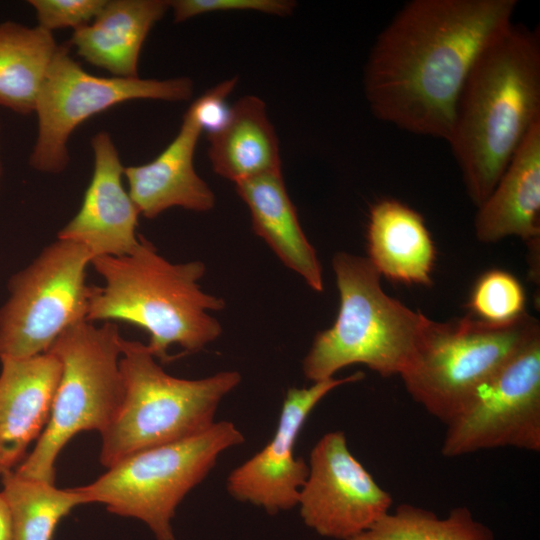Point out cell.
I'll return each mask as SVG.
<instances>
[{
  "label": "cell",
  "instance_id": "cell-30",
  "mask_svg": "<svg viewBox=\"0 0 540 540\" xmlns=\"http://www.w3.org/2000/svg\"><path fill=\"white\" fill-rule=\"evenodd\" d=\"M3 174H4V167H3L2 152H1V123H0V187L2 183Z\"/></svg>",
  "mask_w": 540,
  "mask_h": 540
},
{
  "label": "cell",
  "instance_id": "cell-6",
  "mask_svg": "<svg viewBox=\"0 0 540 540\" xmlns=\"http://www.w3.org/2000/svg\"><path fill=\"white\" fill-rule=\"evenodd\" d=\"M122 336L115 322L96 326L87 320L65 330L47 352L61 364L49 421L33 450L14 472L53 482L55 462L78 433L108 427L123 397L120 371Z\"/></svg>",
  "mask_w": 540,
  "mask_h": 540
},
{
  "label": "cell",
  "instance_id": "cell-14",
  "mask_svg": "<svg viewBox=\"0 0 540 540\" xmlns=\"http://www.w3.org/2000/svg\"><path fill=\"white\" fill-rule=\"evenodd\" d=\"M94 165L89 185L75 216L57 238L84 246L93 258L123 256L136 249L140 212L122 183L124 166L111 135L91 139Z\"/></svg>",
  "mask_w": 540,
  "mask_h": 540
},
{
  "label": "cell",
  "instance_id": "cell-13",
  "mask_svg": "<svg viewBox=\"0 0 540 540\" xmlns=\"http://www.w3.org/2000/svg\"><path fill=\"white\" fill-rule=\"evenodd\" d=\"M364 373L330 378L304 388H289L272 438L255 455L235 468L226 487L238 501L263 508L269 514L297 506L308 475V464L295 454L298 436L310 413L333 389L361 381Z\"/></svg>",
  "mask_w": 540,
  "mask_h": 540
},
{
  "label": "cell",
  "instance_id": "cell-8",
  "mask_svg": "<svg viewBox=\"0 0 540 540\" xmlns=\"http://www.w3.org/2000/svg\"><path fill=\"white\" fill-rule=\"evenodd\" d=\"M244 441L232 422H215L193 437L130 454L76 489L87 503L141 520L156 540H176L171 521L178 505L208 475L221 453Z\"/></svg>",
  "mask_w": 540,
  "mask_h": 540
},
{
  "label": "cell",
  "instance_id": "cell-17",
  "mask_svg": "<svg viewBox=\"0 0 540 540\" xmlns=\"http://www.w3.org/2000/svg\"><path fill=\"white\" fill-rule=\"evenodd\" d=\"M476 237L494 243L516 236L527 243L540 237V121L514 153L487 199L477 207Z\"/></svg>",
  "mask_w": 540,
  "mask_h": 540
},
{
  "label": "cell",
  "instance_id": "cell-12",
  "mask_svg": "<svg viewBox=\"0 0 540 540\" xmlns=\"http://www.w3.org/2000/svg\"><path fill=\"white\" fill-rule=\"evenodd\" d=\"M392 503L351 453L344 432L331 431L317 441L297 503L308 528L322 537L349 540L388 513Z\"/></svg>",
  "mask_w": 540,
  "mask_h": 540
},
{
  "label": "cell",
  "instance_id": "cell-3",
  "mask_svg": "<svg viewBox=\"0 0 540 540\" xmlns=\"http://www.w3.org/2000/svg\"><path fill=\"white\" fill-rule=\"evenodd\" d=\"M90 265L104 283L93 285L87 321H123L144 329L157 361L173 359L172 345L194 353L221 335L222 326L210 312L223 310L225 301L201 289L203 262L172 263L140 235L131 253L96 257Z\"/></svg>",
  "mask_w": 540,
  "mask_h": 540
},
{
  "label": "cell",
  "instance_id": "cell-22",
  "mask_svg": "<svg viewBox=\"0 0 540 540\" xmlns=\"http://www.w3.org/2000/svg\"><path fill=\"white\" fill-rule=\"evenodd\" d=\"M58 47L53 33L38 25L0 23V106L21 115L34 112Z\"/></svg>",
  "mask_w": 540,
  "mask_h": 540
},
{
  "label": "cell",
  "instance_id": "cell-26",
  "mask_svg": "<svg viewBox=\"0 0 540 540\" xmlns=\"http://www.w3.org/2000/svg\"><path fill=\"white\" fill-rule=\"evenodd\" d=\"M169 3L176 23L207 13L227 11H256L285 17L296 7L292 0H172Z\"/></svg>",
  "mask_w": 540,
  "mask_h": 540
},
{
  "label": "cell",
  "instance_id": "cell-4",
  "mask_svg": "<svg viewBox=\"0 0 540 540\" xmlns=\"http://www.w3.org/2000/svg\"><path fill=\"white\" fill-rule=\"evenodd\" d=\"M332 268L339 311L332 326L316 334L302 361L304 376L318 382L353 364H363L382 377L400 376L428 317L387 295L367 258L337 252Z\"/></svg>",
  "mask_w": 540,
  "mask_h": 540
},
{
  "label": "cell",
  "instance_id": "cell-16",
  "mask_svg": "<svg viewBox=\"0 0 540 540\" xmlns=\"http://www.w3.org/2000/svg\"><path fill=\"white\" fill-rule=\"evenodd\" d=\"M202 131L188 108L178 133L155 159L124 168L128 193L140 215L153 219L172 207L194 212L213 209L215 194L194 167V154Z\"/></svg>",
  "mask_w": 540,
  "mask_h": 540
},
{
  "label": "cell",
  "instance_id": "cell-1",
  "mask_svg": "<svg viewBox=\"0 0 540 540\" xmlns=\"http://www.w3.org/2000/svg\"><path fill=\"white\" fill-rule=\"evenodd\" d=\"M517 0H412L379 33L364 68L373 115L448 141L480 53L513 24Z\"/></svg>",
  "mask_w": 540,
  "mask_h": 540
},
{
  "label": "cell",
  "instance_id": "cell-5",
  "mask_svg": "<svg viewBox=\"0 0 540 540\" xmlns=\"http://www.w3.org/2000/svg\"><path fill=\"white\" fill-rule=\"evenodd\" d=\"M123 397L101 433L106 468L135 452L187 439L209 429L222 399L241 382L237 371L183 379L164 371L146 344L121 341Z\"/></svg>",
  "mask_w": 540,
  "mask_h": 540
},
{
  "label": "cell",
  "instance_id": "cell-2",
  "mask_svg": "<svg viewBox=\"0 0 540 540\" xmlns=\"http://www.w3.org/2000/svg\"><path fill=\"white\" fill-rule=\"evenodd\" d=\"M538 121L539 34L513 23L474 62L447 141L476 207L491 194Z\"/></svg>",
  "mask_w": 540,
  "mask_h": 540
},
{
  "label": "cell",
  "instance_id": "cell-18",
  "mask_svg": "<svg viewBox=\"0 0 540 540\" xmlns=\"http://www.w3.org/2000/svg\"><path fill=\"white\" fill-rule=\"evenodd\" d=\"M169 10L168 0H106L91 23L74 30L70 44L86 62L111 76L139 77L145 39Z\"/></svg>",
  "mask_w": 540,
  "mask_h": 540
},
{
  "label": "cell",
  "instance_id": "cell-11",
  "mask_svg": "<svg viewBox=\"0 0 540 540\" xmlns=\"http://www.w3.org/2000/svg\"><path fill=\"white\" fill-rule=\"evenodd\" d=\"M446 425L441 453L540 450V336L486 380Z\"/></svg>",
  "mask_w": 540,
  "mask_h": 540
},
{
  "label": "cell",
  "instance_id": "cell-19",
  "mask_svg": "<svg viewBox=\"0 0 540 540\" xmlns=\"http://www.w3.org/2000/svg\"><path fill=\"white\" fill-rule=\"evenodd\" d=\"M367 259L387 279L408 285L431 286L436 247L423 216L393 198L370 208Z\"/></svg>",
  "mask_w": 540,
  "mask_h": 540
},
{
  "label": "cell",
  "instance_id": "cell-21",
  "mask_svg": "<svg viewBox=\"0 0 540 540\" xmlns=\"http://www.w3.org/2000/svg\"><path fill=\"white\" fill-rule=\"evenodd\" d=\"M207 137L213 171L235 184L281 171L278 137L264 101L255 95L236 101L224 123Z\"/></svg>",
  "mask_w": 540,
  "mask_h": 540
},
{
  "label": "cell",
  "instance_id": "cell-15",
  "mask_svg": "<svg viewBox=\"0 0 540 540\" xmlns=\"http://www.w3.org/2000/svg\"><path fill=\"white\" fill-rule=\"evenodd\" d=\"M0 476L25 458L29 445L45 429L61 374L50 353L0 357Z\"/></svg>",
  "mask_w": 540,
  "mask_h": 540
},
{
  "label": "cell",
  "instance_id": "cell-10",
  "mask_svg": "<svg viewBox=\"0 0 540 540\" xmlns=\"http://www.w3.org/2000/svg\"><path fill=\"white\" fill-rule=\"evenodd\" d=\"M193 90L192 80L184 76L160 80L90 74L69 47L59 45L37 97L38 132L29 165L41 173H62L70 163V136L88 118L131 100L187 101Z\"/></svg>",
  "mask_w": 540,
  "mask_h": 540
},
{
  "label": "cell",
  "instance_id": "cell-20",
  "mask_svg": "<svg viewBox=\"0 0 540 540\" xmlns=\"http://www.w3.org/2000/svg\"><path fill=\"white\" fill-rule=\"evenodd\" d=\"M235 187L250 211L255 234L311 289L322 292V267L299 223L282 172L253 177L235 184Z\"/></svg>",
  "mask_w": 540,
  "mask_h": 540
},
{
  "label": "cell",
  "instance_id": "cell-23",
  "mask_svg": "<svg viewBox=\"0 0 540 540\" xmlns=\"http://www.w3.org/2000/svg\"><path fill=\"white\" fill-rule=\"evenodd\" d=\"M1 477L14 540H53L61 519L87 504L76 487L59 489L53 482L21 477L14 470Z\"/></svg>",
  "mask_w": 540,
  "mask_h": 540
},
{
  "label": "cell",
  "instance_id": "cell-28",
  "mask_svg": "<svg viewBox=\"0 0 540 540\" xmlns=\"http://www.w3.org/2000/svg\"><path fill=\"white\" fill-rule=\"evenodd\" d=\"M236 83V77L222 81L190 105L189 109L207 133L219 128L226 120L229 113L226 98L233 91Z\"/></svg>",
  "mask_w": 540,
  "mask_h": 540
},
{
  "label": "cell",
  "instance_id": "cell-7",
  "mask_svg": "<svg viewBox=\"0 0 540 540\" xmlns=\"http://www.w3.org/2000/svg\"><path fill=\"white\" fill-rule=\"evenodd\" d=\"M539 336V322L527 312L502 325L471 314L446 322L428 318L400 377L412 399L446 424L486 380Z\"/></svg>",
  "mask_w": 540,
  "mask_h": 540
},
{
  "label": "cell",
  "instance_id": "cell-29",
  "mask_svg": "<svg viewBox=\"0 0 540 540\" xmlns=\"http://www.w3.org/2000/svg\"><path fill=\"white\" fill-rule=\"evenodd\" d=\"M0 540H14L13 527L7 502L0 492Z\"/></svg>",
  "mask_w": 540,
  "mask_h": 540
},
{
  "label": "cell",
  "instance_id": "cell-27",
  "mask_svg": "<svg viewBox=\"0 0 540 540\" xmlns=\"http://www.w3.org/2000/svg\"><path fill=\"white\" fill-rule=\"evenodd\" d=\"M106 0H29L38 26L52 32L62 28L74 30L88 25L100 12Z\"/></svg>",
  "mask_w": 540,
  "mask_h": 540
},
{
  "label": "cell",
  "instance_id": "cell-24",
  "mask_svg": "<svg viewBox=\"0 0 540 540\" xmlns=\"http://www.w3.org/2000/svg\"><path fill=\"white\" fill-rule=\"evenodd\" d=\"M349 540H496L493 531L461 506L440 518L433 511L401 504Z\"/></svg>",
  "mask_w": 540,
  "mask_h": 540
},
{
  "label": "cell",
  "instance_id": "cell-9",
  "mask_svg": "<svg viewBox=\"0 0 540 540\" xmlns=\"http://www.w3.org/2000/svg\"><path fill=\"white\" fill-rule=\"evenodd\" d=\"M91 260L84 246L57 238L10 277L0 308V357L46 353L65 330L87 320Z\"/></svg>",
  "mask_w": 540,
  "mask_h": 540
},
{
  "label": "cell",
  "instance_id": "cell-25",
  "mask_svg": "<svg viewBox=\"0 0 540 540\" xmlns=\"http://www.w3.org/2000/svg\"><path fill=\"white\" fill-rule=\"evenodd\" d=\"M526 305L525 291L511 273L492 269L476 280L468 306L475 318L496 325L508 324L523 316Z\"/></svg>",
  "mask_w": 540,
  "mask_h": 540
}]
</instances>
